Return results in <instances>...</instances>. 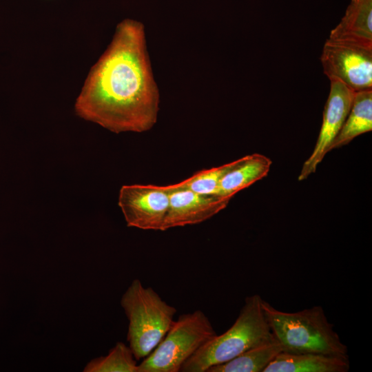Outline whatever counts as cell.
<instances>
[{"mask_svg": "<svg viewBox=\"0 0 372 372\" xmlns=\"http://www.w3.org/2000/svg\"><path fill=\"white\" fill-rule=\"evenodd\" d=\"M262 309L271 333L283 352L349 358L347 346L334 330L321 306L286 312L263 300Z\"/></svg>", "mask_w": 372, "mask_h": 372, "instance_id": "cell-2", "label": "cell"}, {"mask_svg": "<svg viewBox=\"0 0 372 372\" xmlns=\"http://www.w3.org/2000/svg\"><path fill=\"white\" fill-rule=\"evenodd\" d=\"M281 351L282 348L275 339L253 347L229 361L211 366L207 372H264Z\"/></svg>", "mask_w": 372, "mask_h": 372, "instance_id": "cell-14", "label": "cell"}, {"mask_svg": "<svg viewBox=\"0 0 372 372\" xmlns=\"http://www.w3.org/2000/svg\"><path fill=\"white\" fill-rule=\"evenodd\" d=\"M349 368V358L281 351L264 372H347Z\"/></svg>", "mask_w": 372, "mask_h": 372, "instance_id": "cell-11", "label": "cell"}, {"mask_svg": "<svg viewBox=\"0 0 372 372\" xmlns=\"http://www.w3.org/2000/svg\"><path fill=\"white\" fill-rule=\"evenodd\" d=\"M271 164L270 158L260 154L242 157L240 162L222 178L216 195L233 198L238 192L267 176Z\"/></svg>", "mask_w": 372, "mask_h": 372, "instance_id": "cell-12", "label": "cell"}, {"mask_svg": "<svg viewBox=\"0 0 372 372\" xmlns=\"http://www.w3.org/2000/svg\"><path fill=\"white\" fill-rule=\"evenodd\" d=\"M328 39L372 48V0H351Z\"/></svg>", "mask_w": 372, "mask_h": 372, "instance_id": "cell-10", "label": "cell"}, {"mask_svg": "<svg viewBox=\"0 0 372 372\" xmlns=\"http://www.w3.org/2000/svg\"><path fill=\"white\" fill-rule=\"evenodd\" d=\"M240 161L241 158L218 167L200 170L185 180L163 187L167 190L184 189L202 194L216 195L222 178Z\"/></svg>", "mask_w": 372, "mask_h": 372, "instance_id": "cell-15", "label": "cell"}, {"mask_svg": "<svg viewBox=\"0 0 372 372\" xmlns=\"http://www.w3.org/2000/svg\"><path fill=\"white\" fill-rule=\"evenodd\" d=\"M137 360L130 348L122 342H118L105 356L90 360L85 372H138Z\"/></svg>", "mask_w": 372, "mask_h": 372, "instance_id": "cell-16", "label": "cell"}, {"mask_svg": "<svg viewBox=\"0 0 372 372\" xmlns=\"http://www.w3.org/2000/svg\"><path fill=\"white\" fill-rule=\"evenodd\" d=\"M159 104L145 26L125 19L92 67L76 100L75 112L114 133H142L156 123Z\"/></svg>", "mask_w": 372, "mask_h": 372, "instance_id": "cell-1", "label": "cell"}, {"mask_svg": "<svg viewBox=\"0 0 372 372\" xmlns=\"http://www.w3.org/2000/svg\"><path fill=\"white\" fill-rule=\"evenodd\" d=\"M258 294L247 296L231 327L203 344L183 365L180 372H207L243 352L275 340Z\"/></svg>", "mask_w": 372, "mask_h": 372, "instance_id": "cell-3", "label": "cell"}, {"mask_svg": "<svg viewBox=\"0 0 372 372\" xmlns=\"http://www.w3.org/2000/svg\"><path fill=\"white\" fill-rule=\"evenodd\" d=\"M330 82L319 135L312 153L303 163L298 178L299 181L315 173L325 155L331 151L353 103L355 91L338 80L331 79Z\"/></svg>", "mask_w": 372, "mask_h": 372, "instance_id": "cell-8", "label": "cell"}, {"mask_svg": "<svg viewBox=\"0 0 372 372\" xmlns=\"http://www.w3.org/2000/svg\"><path fill=\"white\" fill-rule=\"evenodd\" d=\"M121 305L129 321V347L137 361L144 359L164 338L177 310L138 279H134L125 291Z\"/></svg>", "mask_w": 372, "mask_h": 372, "instance_id": "cell-4", "label": "cell"}, {"mask_svg": "<svg viewBox=\"0 0 372 372\" xmlns=\"http://www.w3.org/2000/svg\"><path fill=\"white\" fill-rule=\"evenodd\" d=\"M324 73L355 92L372 89V48L327 39L320 56Z\"/></svg>", "mask_w": 372, "mask_h": 372, "instance_id": "cell-6", "label": "cell"}, {"mask_svg": "<svg viewBox=\"0 0 372 372\" xmlns=\"http://www.w3.org/2000/svg\"><path fill=\"white\" fill-rule=\"evenodd\" d=\"M118 204L128 227L164 231L169 194L163 186L123 185L119 192Z\"/></svg>", "mask_w": 372, "mask_h": 372, "instance_id": "cell-7", "label": "cell"}, {"mask_svg": "<svg viewBox=\"0 0 372 372\" xmlns=\"http://www.w3.org/2000/svg\"><path fill=\"white\" fill-rule=\"evenodd\" d=\"M167 191L169 194V207L164 231L203 223L226 208L231 200L227 197L202 194L184 189Z\"/></svg>", "mask_w": 372, "mask_h": 372, "instance_id": "cell-9", "label": "cell"}, {"mask_svg": "<svg viewBox=\"0 0 372 372\" xmlns=\"http://www.w3.org/2000/svg\"><path fill=\"white\" fill-rule=\"evenodd\" d=\"M372 130V89L355 92L349 114L331 150L347 145L357 136Z\"/></svg>", "mask_w": 372, "mask_h": 372, "instance_id": "cell-13", "label": "cell"}, {"mask_svg": "<svg viewBox=\"0 0 372 372\" xmlns=\"http://www.w3.org/2000/svg\"><path fill=\"white\" fill-rule=\"evenodd\" d=\"M216 335L203 311L183 313L174 320L156 347L138 364V372H179L184 363Z\"/></svg>", "mask_w": 372, "mask_h": 372, "instance_id": "cell-5", "label": "cell"}]
</instances>
